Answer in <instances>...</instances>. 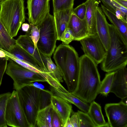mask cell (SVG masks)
I'll use <instances>...</instances> for the list:
<instances>
[{"instance_id": "4fadbf2b", "label": "cell", "mask_w": 127, "mask_h": 127, "mask_svg": "<svg viewBox=\"0 0 127 127\" xmlns=\"http://www.w3.org/2000/svg\"><path fill=\"white\" fill-rule=\"evenodd\" d=\"M110 92L123 99L127 98V68L126 66L114 71Z\"/></svg>"}, {"instance_id": "2e32d148", "label": "cell", "mask_w": 127, "mask_h": 127, "mask_svg": "<svg viewBox=\"0 0 127 127\" xmlns=\"http://www.w3.org/2000/svg\"><path fill=\"white\" fill-rule=\"evenodd\" d=\"M67 28L71 31L74 36V40L80 41L89 35L85 20H81L73 13Z\"/></svg>"}, {"instance_id": "f35d334b", "label": "cell", "mask_w": 127, "mask_h": 127, "mask_svg": "<svg viewBox=\"0 0 127 127\" xmlns=\"http://www.w3.org/2000/svg\"><path fill=\"white\" fill-rule=\"evenodd\" d=\"M113 4L118 9L127 15V8H126L114 0H111Z\"/></svg>"}, {"instance_id": "836d02e7", "label": "cell", "mask_w": 127, "mask_h": 127, "mask_svg": "<svg viewBox=\"0 0 127 127\" xmlns=\"http://www.w3.org/2000/svg\"><path fill=\"white\" fill-rule=\"evenodd\" d=\"M68 119L64 127H79V121L77 112H73Z\"/></svg>"}, {"instance_id": "6da1fadb", "label": "cell", "mask_w": 127, "mask_h": 127, "mask_svg": "<svg viewBox=\"0 0 127 127\" xmlns=\"http://www.w3.org/2000/svg\"><path fill=\"white\" fill-rule=\"evenodd\" d=\"M80 69L76 89L72 93L83 102L90 103L98 94L101 83L97 65L85 55L80 57Z\"/></svg>"}, {"instance_id": "7402d4cb", "label": "cell", "mask_w": 127, "mask_h": 127, "mask_svg": "<svg viewBox=\"0 0 127 127\" xmlns=\"http://www.w3.org/2000/svg\"><path fill=\"white\" fill-rule=\"evenodd\" d=\"M87 113L96 127H109L108 123L104 120L100 106L94 100L90 103Z\"/></svg>"}, {"instance_id": "83f0119b", "label": "cell", "mask_w": 127, "mask_h": 127, "mask_svg": "<svg viewBox=\"0 0 127 127\" xmlns=\"http://www.w3.org/2000/svg\"><path fill=\"white\" fill-rule=\"evenodd\" d=\"M47 64L48 72L51 76L60 83L63 82L62 74L57 66L52 61L51 57H47Z\"/></svg>"}, {"instance_id": "5b68a950", "label": "cell", "mask_w": 127, "mask_h": 127, "mask_svg": "<svg viewBox=\"0 0 127 127\" xmlns=\"http://www.w3.org/2000/svg\"><path fill=\"white\" fill-rule=\"evenodd\" d=\"M16 91L30 127H36V118L40 110V89L32 84Z\"/></svg>"}, {"instance_id": "e0dca14e", "label": "cell", "mask_w": 127, "mask_h": 127, "mask_svg": "<svg viewBox=\"0 0 127 127\" xmlns=\"http://www.w3.org/2000/svg\"><path fill=\"white\" fill-rule=\"evenodd\" d=\"M6 55L17 64L29 70L37 73L43 77L50 86L56 88L58 87L60 82L53 78L50 73L40 67L32 66L17 58L14 55L7 51H3Z\"/></svg>"}, {"instance_id": "ac0fdd59", "label": "cell", "mask_w": 127, "mask_h": 127, "mask_svg": "<svg viewBox=\"0 0 127 127\" xmlns=\"http://www.w3.org/2000/svg\"><path fill=\"white\" fill-rule=\"evenodd\" d=\"M73 8L53 12V17L57 33V40H60L68 24L73 13Z\"/></svg>"}, {"instance_id": "4dcf8cb0", "label": "cell", "mask_w": 127, "mask_h": 127, "mask_svg": "<svg viewBox=\"0 0 127 127\" xmlns=\"http://www.w3.org/2000/svg\"><path fill=\"white\" fill-rule=\"evenodd\" d=\"M53 95L51 91L40 89V110L51 104V97Z\"/></svg>"}, {"instance_id": "3957f363", "label": "cell", "mask_w": 127, "mask_h": 127, "mask_svg": "<svg viewBox=\"0 0 127 127\" xmlns=\"http://www.w3.org/2000/svg\"><path fill=\"white\" fill-rule=\"evenodd\" d=\"M109 25L110 43L101 66V69L107 72L126 66L127 64V43L113 25L109 24Z\"/></svg>"}, {"instance_id": "484cf974", "label": "cell", "mask_w": 127, "mask_h": 127, "mask_svg": "<svg viewBox=\"0 0 127 127\" xmlns=\"http://www.w3.org/2000/svg\"><path fill=\"white\" fill-rule=\"evenodd\" d=\"M114 71L108 72L105 75L101 83L98 92V94L107 96L110 92L113 80Z\"/></svg>"}, {"instance_id": "d6a6232c", "label": "cell", "mask_w": 127, "mask_h": 127, "mask_svg": "<svg viewBox=\"0 0 127 127\" xmlns=\"http://www.w3.org/2000/svg\"><path fill=\"white\" fill-rule=\"evenodd\" d=\"M86 11V6L84 2L73 9V13L80 19L84 20H85Z\"/></svg>"}, {"instance_id": "ee69618b", "label": "cell", "mask_w": 127, "mask_h": 127, "mask_svg": "<svg viewBox=\"0 0 127 127\" xmlns=\"http://www.w3.org/2000/svg\"><path fill=\"white\" fill-rule=\"evenodd\" d=\"M0 0V1H1V0Z\"/></svg>"}, {"instance_id": "7c38bea8", "label": "cell", "mask_w": 127, "mask_h": 127, "mask_svg": "<svg viewBox=\"0 0 127 127\" xmlns=\"http://www.w3.org/2000/svg\"><path fill=\"white\" fill-rule=\"evenodd\" d=\"M16 43L32 55L39 66L49 73L47 66V56L42 54L37 48H35L34 43L29 34L20 35L16 40Z\"/></svg>"}, {"instance_id": "f1b7e54d", "label": "cell", "mask_w": 127, "mask_h": 127, "mask_svg": "<svg viewBox=\"0 0 127 127\" xmlns=\"http://www.w3.org/2000/svg\"><path fill=\"white\" fill-rule=\"evenodd\" d=\"M74 0H53V12L73 8Z\"/></svg>"}, {"instance_id": "74e56055", "label": "cell", "mask_w": 127, "mask_h": 127, "mask_svg": "<svg viewBox=\"0 0 127 127\" xmlns=\"http://www.w3.org/2000/svg\"><path fill=\"white\" fill-rule=\"evenodd\" d=\"M103 5L115 15L118 9L112 3L111 0H100Z\"/></svg>"}, {"instance_id": "d590c367", "label": "cell", "mask_w": 127, "mask_h": 127, "mask_svg": "<svg viewBox=\"0 0 127 127\" xmlns=\"http://www.w3.org/2000/svg\"><path fill=\"white\" fill-rule=\"evenodd\" d=\"M52 127H64V125L61 118L53 109L51 119Z\"/></svg>"}, {"instance_id": "7bdbcfd3", "label": "cell", "mask_w": 127, "mask_h": 127, "mask_svg": "<svg viewBox=\"0 0 127 127\" xmlns=\"http://www.w3.org/2000/svg\"><path fill=\"white\" fill-rule=\"evenodd\" d=\"M0 48H2L3 49L0 43Z\"/></svg>"}, {"instance_id": "8fae6325", "label": "cell", "mask_w": 127, "mask_h": 127, "mask_svg": "<svg viewBox=\"0 0 127 127\" xmlns=\"http://www.w3.org/2000/svg\"><path fill=\"white\" fill-rule=\"evenodd\" d=\"M50 0H27L28 20L37 26L49 13Z\"/></svg>"}, {"instance_id": "d6986e66", "label": "cell", "mask_w": 127, "mask_h": 127, "mask_svg": "<svg viewBox=\"0 0 127 127\" xmlns=\"http://www.w3.org/2000/svg\"><path fill=\"white\" fill-rule=\"evenodd\" d=\"M86 6L85 20L89 35L97 34L96 29V0H87L85 2Z\"/></svg>"}, {"instance_id": "8992f818", "label": "cell", "mask_w": 127, "mask_h": 127, "mask_svg": "<svg viewBox=\"0 0 127 127\" xmlns=\"http://www.w3.org/2000/svg\"><path fill=\"white\" fill-rule=\"evenodd\" d=\"M37 26L39 31L37 48L45 56L51 57L56 47L58 37L53 16L49 13Z\"/></svg>"}, {"instance_id": "ba28073f", "label": "cell", "mask_w": 127, "mask_h": 127, "mask_svg": "<svg viewBox=\"0 0 127 127\" xmlns=\"http://www.w3.org/2000/svg\"><path fill=\"white\" fill-rule=\"evenodd\" d=\"M7 125L13 127H30L20 104L17 92L14 90L7 101L5 113Z\"/></svg>"}, {"instance_id": "1f68e13d", "label": "cell", "mask_w": 127, "mask_h": 127, "mask_svg": "<svg viewBox=\"0 0 127 127\" xmlns=\"http://www.w3.org/2000/svg\"><path fill=\"white\" fill-rule=\"evenodd\" d=\"M30 37L34 43L35 48H37V44L39 38V31L37 26L30 24Z\"/></svg>"}, {"instance_id": "7a4b0ae2", "label": "cell", "mask_w": 127, "mask_h": 127, "mask_svg": "<svg viewBox=\"0 0 127 127\" xmlns=\"http://www.w3.org/2000/svg\"><path fill=\"white\" fill-rule=\"evenodd\" d=\"M54 53L53 58L62 74L67 91L73 93L77 85L80 58L74 48L68 45L61 44Z\"/></svg>"}, {"instance_id": "cb8c5ba5", "label": "cell", "mask_w": 127, "mask_h": 127, "mask_svg": "<svg viewBox=\"0 0 127 127\" xmlns=\"http://www.w3.org/2000/svg\"><path fill=\"white\" fill-rule=\"evenodd\" d=\"M53 109L51 104L40 110L36 119V127H52L51 119Z\"/></svg>"}, {"instance_id": "b9f144b4", "label": "cell", "mask_w": 127, "mask_h": 127, "mask_svg": "<svg viewBox=\"0 0 127 127\" xmlns=\"http://www.w3.org/2000/svg\"><path fill=\"white\" fill-rule=\"evenodd\" d=\"M8 58V57L6 55L4 51L0 49V60Z\"/></svg>"}, {"instance_id": "9c48e42d", "label": "cell", "mask_w": 127, "mask_h": 127, "mask_svg": "<svg viewBox=\"0 0 127 127\" xmlns=\"http://www.w3.org/2000/svg\"><path fill=\"white\" fill-rule=\"evenodd\" d=\"M84 55L97 65L101 63L106 51L97 34L89 35L80 41Z\"/></svg>"}, {"instance_id": "44dd1931", "label": "cell", "mask_w": 127, "mask_h": 127, "mask_svg": "<svg viewBox=\"0 0 127 127\" xmlns=\"http://www.w3.org/2000/svg\"><path fill=\"white\" fill-rule=\"evenodd\" d=\"M50 89L53 95L59 96L66 100L69 103L76 106L81 111L88 113L90 105L88 103L82 101L72 93L68 91L67 92H61L51 86Z\"/></svg>"}, {"instance_id": "52a82bcc", "label": "cell", "mask_w": 127, "mask_h": 127, "mask_svg": "<svg viewBox=\"0 0 127 127\" xmlns=\"http://www.w3.org/2000/svg\"><path fill=\"white\" fill-rule=\"evenodd\" d=\"M5 72L13 81V88L16 90L35 82H46L39 74L27 69L9 58Z\"/></svg>"}, {"instance_id": "e575fe53", "label": "cell", "mask_w": 127, "mask_h": 127, "mask_svg": "<svg viewBox=\"0 0 127 127\" xmlns=\"http://www.w3.org/2000/svg\"><path fill=\"white\" fill-rule=\"evenodd\" d=\"M60 40L66 45H68L72 41L74 40V36L69 28H67Z\"/></svg>"}, {"instance_id": "ab89813d", "label": "cell", "mask_w": 127, "mask_h": 127, "mask_svg": "<svg viewBox=\"0 0 127 127\" xmlns=\"http://www.w3.org/2000/svg\"><path fill=\"white\" fill-rule=\"evenodd\" d=\"M22 25V29L23 31L27 32L29 31L30 29V25L27 23H24Z\"/></svg>"}, {"instance_id": "8d00e7d4", "label": "cell", "mask_w": 127, "mask_h": 127, "mask_svg": "<svg viewBox=\"0 0 127 127\" xmlns=\"http://www.w3.org/2000/svg\"><path fill=\"white\" fill-rule=\"evenodd\" d=\"M9 58L0 60V86L2 78L5 71Z\"/></svg>"}, {"instance_id": "d4e9b609", "label": "cell", "mask_w": 127, "mask_h": 127, "mask_svg": "<svg viewBox=\"0 0 127 127\" xmlns=\"http://www.w3.org/2000/svg\"><path fill=\"white\" fill-rule=\"evenodd\" d=\"M0 43L3 49L7 51L16 43V40L10 36L0 20Z\"/></svg>"}, {"instance_id": "277c9868", "label": "cell", "mask_w": 127, "mask_h": 127, "mask_svg": "<svg viewBox=\"0 0 127 127\" xmlns=\"http://www.w3.org/2000/svg\"><path fill=\"white\" fill-rule=\"evenodd\" d=\"M24 0L0 1V20L12 37L17 36L25 21Z\"/></svg>"}, {"instance_id": "f6af8a7d", "label": "cell", "mask_w": 127, "mask_h": 127, "mask_svg": "<svg viewBox=\"0 0 127 127\" xmlns=\"http://www.w3.org/2000/svg\"></svg>"}, {"instance_id": "f546056e", "label": "cell", "mask_w": 127, "mask_h": 127, "mask_svg": "<svg viewBox=\"0 0 127 127\" xmlns=\"http://www.w3.org/2000/svg\"><path fill=\"white\" fill-rule=\"evenodd\" d=\"M77 112L79 119V127H96L87 113L79 110Z\"/></svg>"}, {"instance_id": "603a6c76", "label": "cell", "mask_w": 127, "mask_h": 127, "mask_svg": "<svg viewBox=\"0 0 127 127\" xmlns=\"http://www.w3.org/2000/svg\"><path fill=\"white\" fill-rule=\"evenodd\" d=\"M7 51L26 63L34 66L40 67L32 55L16 43L12 46Z\"/></svg>"}, {"instance_id": "4316f807", "label": "cell", "mask_w": 127, "mask_h": 127, "mask_svg": "<svg viewBox=\"0 0 127 127\" xmlns=\"http://www.w3.org/2000/svg\"><path fill=\"white\" fill-rule=\"evenodd\" d=\"M11 93L7 92L0 95V127H7L5 117V111L8 100Z\"/></svg>"}, {"instance_id": "5bb4252c", "label": "cell", "mask_w": 127, "mask_h": 127, "mask_svg": "<svg viewBox=\"0 0 127 127\" xmlns=\"http://www.w3.org/2000/svg\"><path fill=\"white\" fill-rule=\"evenodd\" d=\"M96 18L97 34L107 51L110 42L109 24L101 8L97 6L96 9Z\"/></svg>"}, {"instance_id": "60d3db41", "label": "cell", "mask_w": 127, "mask_h": 127, "mask_svg": "<svg viewBox=\"0 0 127 127\" xmlns=\"http://www.w3.org/2000/svg\"><path fill=\"white\" fill-rule=\"evenodd\" d=\"M119 4L127 8V0H114Z\"/></svg>"}, {"instance_id": "ffe728a7", "label": "cell", "mask_w": 127, "mask_h": 127, "mask_svg": "<svg viewBox=\"0 0 127 127\" xmlns=\"http://www.w3.org/2000/svg\"><path fill=\"white\" fill-rule=\"evenodd\" d=\"M101 9L124 41L127 43V23L117 18L115 15L102 4Z\"/></svg>"}, {"instance_id": "9a60e30c", "label": "cell", "mask_w": 127, "mask_h": 127, "mask_svg": "<svg viewBox=\"0 0 127 127\" xmlns=\"http://www.w3.org/2000/svg\"><path fill=\"white\" fill-rule=\"evenodd\" d=\"M51 105L61 118L64 126L72 112V105L66 100L54 95L51 96Z\"/></svg>"}, {"instance_id": "30bf717a", "label": "cell", "mask_w": 127, "mask_h": 127, "mask_svg": "<svg viewBox=\"0 0 127 127\" xmlns=\"http://www.w3.org/2000/svg\"><path fill=\"white\" fill-rule=\"evenodd\" d=\"M104 109L110 127H127V104L123 101L105 104Z\"/></svg>"}]
</instances>
